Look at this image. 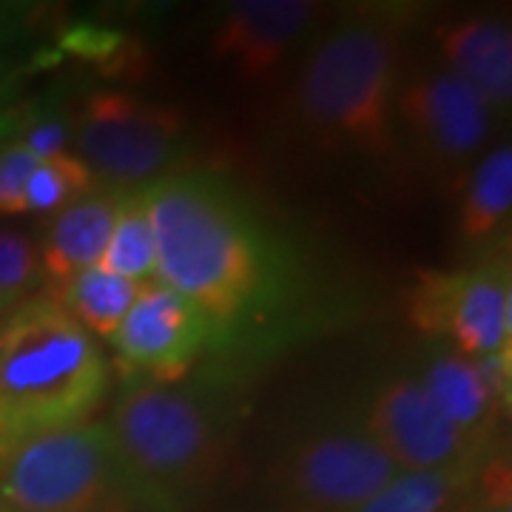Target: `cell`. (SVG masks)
Listing matches in <instances>:
<instances>
[{"instance_id":"26","label":"cell","mask_w":512,"mask_h":512,"mask_svg":"<svg viewBox=\"0 0 512 512\" xmlns=\"http://www.w3.org/2000/svg\"><path fill=\"white\" fill-rule=\"evenodd\" d=\"M3 83H6V74H3V57H0V89H3Z\"/></svg>"},{"instance_id":"2","label":"cell","mask_w":512,"mask_h":512,"mask_svg":"<svg viewBox=\"0 0 512 512\" xmlns=\"http://www.w3.org/2000/svg\"><path fill=\"white\" fill-rule=\"evenodd\" d=\"M106 390L103 350L52 296L23 299L0 319V450L83 424Z\"/></svg>"},{"instance_id":"18","label":"cell","mask_w":512,"mask_h":512,"mask_svg":"<svg viewBox=\"0 0 512 512\" xmlns=\"http://www.w3.org/2000/svg\"><path fill=\"white\" fill-rule=\"evenodd\" d=\"M470 470H404L350 512H456L470 490Z\"/></svg>"},{"instance_id":"6","label":"cell","mask_w":512,"mask_h":512,"mask_svg":"<svg viewBox=\"0 0 512 512\" xmlns=\"http://www.w3.org/2000/svg\"><path fill=\"white\" fill-rule=\"evenodd\" d=\"M185 114L126 92H97L77 114L74 143L94 180L117 191L154 183L174 163Z\"/></svg>"},{"instance_id":"12","label":"cell","mask_w":512,"mask_h":512,"mask_svg":"<svg viewBox=\"0 0 512 512\" xmlns=\"http://www.w3.org/2000/svg\"><path fill=\"white\" fill-rule=\"evenodd\" d=\"M316 9L319 6L308 0L231 3L211 37V49L242 80H259L285 60L296 37L308 29Z\"/></svg>"},{"instance_id":"19","label":"cell","mask_w":512,"mask_h":512,"mask_svg":"<svg viewBox=\"0 0 512 512\" xmlns=\"http://www.w3.org/2000/svg\"><path fill=\"white\" fill-rule=\"evenodd\" d=\"M100 268L111 274L126 276L131 282H140L154 274V237L148 225L146 205L140 191H126L120 202V214L114 222L106 254L100 259Z\"/></svg>"},{"instance_id":"25","label":"cell","mask_w":512,"mask_h":512,"mask_svg":"<svg viewBox=\"0 0 512 512\" xmlns=\"http://www.w3.org/2000/svg\"><path fill=\"white\" fill-rule=\"evenodd\" d=\"M12 308H15V302H9V299H6V296L0 293V319H3L6 313L12 311Z\"/></svg>"},{"instance_id":"11","label":"cell","mask_w":512,"mask_h":512,"mask_svg":"<svg viewBox=\"0 0 512 512\" xmlns=\"http://www.w3.org/2000/svg\"><path fill=\"white\" fill-rule=\"evenodd\" d=\"M211 328L214 325L188 299L148 279L140 282L137 299L111 342L120 362L131 370L174 379L200 356Z\"/></svg>"},{"instance_id":"22","label":"cell","mask_w":512,"mask_h":512,"mask_svg":"<svg viewBox=\"0 0 512 512\" xmlns=\"http://www.w3.org/2000/svg\"><path fill=\"white\" fill-rule=\"evenodd\" d=\"M37 163L40 160L23 143L0 148V217L26 214V183Z\"/></svg>"},{"instance_id":"17","label":"cell","mask_w":512,"mask_h":512,"mask_svg":"<svg viewBox=\"0 0 512 512\" xmlns=\"http://www.w3.org/2000/svg\"><path fill=\"white\" fill-rule=\"evenodd\" d=\"M512 151L501 146L473 168L461 200V234L470 242H487L510 222Z\"/></svg>"},{"instance_id":"14","label":"cell","mask_w":512,"mask_h":512,"mask_svg":"<svg viewBox=\"0 0 512 512\" xmlns=\"http://www.w3.org/2000/svg\"><path fill=\"white\" fill-rule=\"evenodd\" d=\"M439 49L447 72L476 89L490 109H507L512 100V35L504 20L467 15L439 29Z\"/></svg>"},{"instance_id":"4","label":"cell","mask_w":512,"mask_h":512,"mask_svg":"<svg viewBox=\"0 0 512 512\" xmlns=\"http://www.w3.org/2000/svg\"><path fill=\"white\" fill-rule=\"evenodd\" d=\"M106 427L126 495L154 512H180L220 470V424L191 390L137 384L120 396Z\"/></svg>"},{"instance_id":"9","label":"cell","mask_w":512,"mask_h":512,"mask_svg":"<svg viewBox=\"0 0 512 512\" xmlns=\"http://www.w3.org/2000/svg\"><path fill=\"white\" fill-rule=\"evenodd\" d=\"M365 430L399 470H470L476 447L427 399L416 379L379 387Z\"/></svg>"},{"instance_id":"10","label":"cell","mask_w":512,"mask_h":512,"mask_svg":"<svg viewBox=\"0 0 512 512\" xmlns=\"http://www.w3.org/2000/svg\"><path fill=\"white\" fill-rule=\"evenodd\" d=\"M399 111L410 137L436 163H467L490 134V103L453 72H424L396 89Z\"/></svg>"},{"instance_id":"3","label":"cell","mask_w":512,"mask_h":512,"mask_svg":"<svg viewBox=\"0 0 512 512\" xmlns=\"http://www.w3.org/2000/svg\"><path fill=\"white\" fill-rule=\"evenodd\" d=\"M399 86V29L387 15L359 12L313 43L296 106L325 143L370 157L393 151V100Z\"/></svg>"},{"instance_id":"23","label":"cell","mask_w":512,"mask_h":512,"mask_svg":"<svg viewBox=\"0 0 512 512\" xmlns=\"http://www.w3.org/2000/svg\"><path fill=\"white\" fill-rule=\"evenodd\" d=\"M23 148H29L37 160H52L66 154L63 148L69 143V128L66 123H57V120H46V123H35L23 131Z\"/></svg>"},{"instance_id":"20","label":"cell","mask_w":512,"mask_h":512,"mask_svg":"<svg viewBox=\"0 0 512 512\" xmlns=\"http://www.w3.org/2000/svg\"><path fill=\"white\" fill-rule=\"evenodd\" d=\"M97 185L92 171L74 154L40 160L26 183V214H57Z\"/></svg>"},{"instance_id":"8","label":"cell","mask_w":512,"mask_h":512,"mask_svg":"<svg viewBox=\"0 0 512 512\" xmlns=\"http://www.w3.org/2000/svg\"><path fill=\"white\" fill-rule=\"evenodd\" d=\"M410 319L424 333L447 336L464 359L507 353L512 339V279L495 256L464 271H433L410 296Z\"/></svg>"},{"instance_id":"15","label":"cell","mask_w":512,"mask_h":512,"mask_svg":"<svg viewBox=\"0 0 512 512\" xmlns=\"http://www.w3.org/2000/svg\"><path fill=\"white\" fill-rule=\"evenodd\" d=\"M416 382L441 416L478 450L481 439L493 427L498 402L476 362L458 353H436L430 356Z\"/></svg>"},{"instance_id":"1","label":"cell","mask_w":512,"mask_h":512,"mask_svg":"<svg viewBox=\"0 0 512 512\" xmlns=\"http://www.w3.org/2000/svg\"><path fill=\"white\" fill-rule=\"evenodd\" d=\"M154 237L157 282L211 325L254 311L274 282V248L251 208L208 171H165L140 188Z\"/></svg>"},{"instance_id":"21","label":"cell","mask_w":512,"mask_h":512,"mask_svg":"<svg viewBox=\"0 0 512 512\" xmlns=\"http://www.w3.org/2000/svg\"><path fill=\"white\" fill-rule=\"evenodd\" d=\"M43 279L37 245L20 231L0 228V293L9 302H23Z\"/></svg>"},{"instance_id":"5","label":"cell","mask_w":512,"mask_h":512,"mask_svg":"<svg viewBox=\"0 0 512 512\" xmlns=\"http://www.w3.org/2000/svg\"><path fill=\"white\" fill-rule=\"evenodd\" d=\"M123 473L106 424H74L0 450V501L12 512H120Z\"/></svg>"},{"instance_id":"13","label":"cell","mask_w":512,"mask_h":512,"mask_svg":"<svg viewBox=\"0 0 512 512\" xmlns=\"http://www.w3.org/2000/svg\"><path fill=\"white\" fill-rule=\"evenodd\" d=\"M123 194L126 191L97 185L46 222L37 245L43 276H49L52 282H63L92 265H100L120 214Z\"/></svg>"},{"instance_id":"7","label":"cell","mask_w":512,"mask_h":512,"mask_svg":"<svg viewBox=\"0 0 512 512\" xmlns=\"http://www.w3.org/2000/svg\"><path fill=\"white\" fill-rule=\"evenodd\" d=\"M402 470L367 430H322L276 458L274 495L288 512H350Z\"/></svg>"},{"instance_id":"16","label":"cell","mask_w":512,"mask_h":512,"mask_svg":"<svg viewBox=\"0 0 512 512\" xmlns=\"http://www.w3.org/2000/svg\"><path fill=\"white\" fill-rule=\"evenodd\" d=\"M137 291H140V282H131L126 276H117L100 265H92L63 282H55L46 296H52L57 305L86 330L111 339L114 330L126 319L128 308L134 305Z\"/></svg>"},{"instance_id":"24","label":"cell","mask_w":512,"mask_h":512,"mask_svg":"<svg viewBox=\"0 0 512 512\" xmlns=\"http://www.w3.org/2000/svg\"><path fill=\"white\" fill-rule=\"evenodd\" d=\"M26 131V111L23 109H0V140Z\"/></svg>"}]
</instances>
